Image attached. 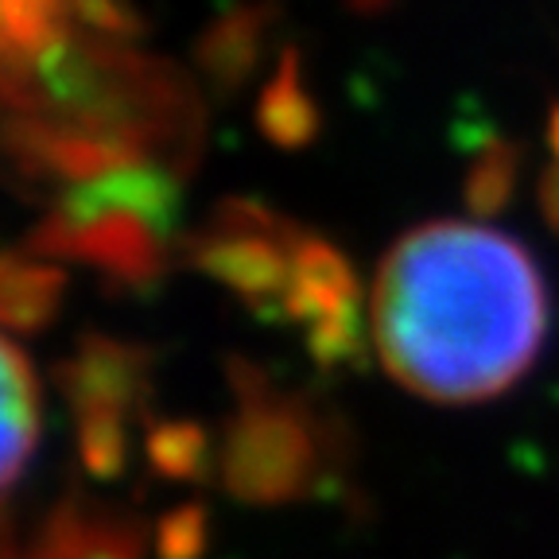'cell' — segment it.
<instances>
[{
  "label": "cell",
  "instance_id": "6da1fadb",
  "mask_svg": "<svg viewBox=\"0 0 559 559\" xmlns=\"http://www.w3.org/2000/svg\"><path fill=\"white\" fill-rule=\"evenodd\" d=\"M369 323L377 358L408 393L474 404L533 366L548 296L513 237L478 222H428L384 253Z\"/></svg>",
  "mask_w": 559,
  "mask_h": 559
},
{
  "label": "cell",
  "instance_id": "7a4b0ae2",
  "mask_svg": "<svg viewBox=\"0 0 559 559\" xmlns=\"http://www.w3.org/2000/svg\"><path fill=\"white\" fill-rule=\"evenodd\" d=\"M35 384L16 342L4 346V481H16L35 443Z\"/></svg>",
  "mask_w": 559,
  "mask_h": 559
},
{
  "label": "cell",
  "instance_id": "3957f363",
  "mask_svg": "<svg viewBox=\"0 0 559 559\" xmlns=\"http://www.w3.org/2000/svg\"><path fill=\"white\" fill-rule=\"evenodd\" d=\"M47 559H79V556H47ZM82 559H114V556H82Z\"/></svg>",
  "mask_w": 559,
  "mask_h": 559
}]
</instances>
